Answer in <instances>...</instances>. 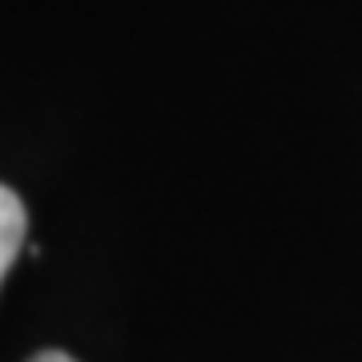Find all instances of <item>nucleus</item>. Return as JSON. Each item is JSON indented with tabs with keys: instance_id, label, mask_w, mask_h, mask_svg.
I'll list each match as a JSON object with an SVG mask.
<instances>
[{
	"instance_id": "1",
	"label": "nucleus",
	"mask_w": 362,
	"mask_h": 362,
	"mask_svg": "<svg viewBox=\"0 0 362 362\" xmlns=\"http://www.w3.org/2000/svg\"><path fill=\"white\" fill-rule=\"evenodd\" d=\"M25 226H28L25 202L8 185H0V282H4V274L13 270L16 250L25 242Z\"/></svg>"
},
{
	"instance_id": "2",
	"label": "nucleus",
	"mask_w": 362,
	"mask_h": 362,
	"mask_svg": "<svg viewBox=\"0 0 362 362\" xmlns=\"http://www.w3.org/2000/svg\"><path fill=\"white\" fill-rule=\"evenodd\" d=\"M28 362H77V358H69L65 350H40V354H33Z\"/></svg>"
}]
</instances>
